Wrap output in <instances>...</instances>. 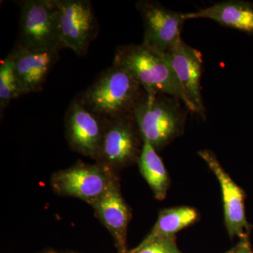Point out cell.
I'll list each match as a JSON object with an SVG mask.
<instances>
[{"label":"cell","instance_id":"6","mask_svg":"<svg viewBox=\"0 0 253 253\" xmlns=\"http://www.w3.org/2000/svg\"><path fill=\"white\" fill-rule=\"evenodd\" d=\"M141 137L132 113L106 119L97 157L99 164L113 168L124 167L138 161ZM143 142V141H142Z\"/></svg>","mask_w":253,"mask_h":253},{"label":"cell","instance_id":"18","mask_svg":"<svg viewBox=\"0 0 253 253\" xmlns=\"http://www.w3.org/2000/svg\"><path fill=\"white\" fill-rule=\"evenodd\" d=\"M129 253H181L176 247L174 238L155 240L141 247H136Z\"/></svg>","mask_w":253,"mask_h":253},{"label":"cell","instance_id":"3","mask_svg":"<svg viewBox=\"0 0 253 253\" xmlns=\"http://www.w3.org/2000/svg\"><path fill=\"white\" fill-rule=\"evenodd\" d=\"M145 91L124 68L113 64L80 96L93 113L105 119L131 114Z\"/></svg>","mask_w":253,"mask_h":253},{"label":"cell","instance_id":"2","mask_svg":"<svg viewBox=\"0 0 253 253\" xmlns=\"http://www.w3.org/2000/svg\"><path fill=\"white\" fill-rule=\"evenodd\" d=\"M189 111L175 97L145 91L132 116L143 142H149L158 151L182 134Z\"/></svg>","mask_w":253,"mask_h":253},{"label":"cell","instance_id":"11","mask_svg":"<svg viewBox=\"0 0 253 253\" xmlns=\"http://www.w3.org/2000/svg\"><path fill=\"white\" fill-rule=\"evenodd\" d=\"M166 54L189 101L190 111L206 120V108L201 91L204 63L201 51L181 40Z\"/></svg>","mask_w":253,"mask_h":253},{"label":"cell","instance_id":"5","mask_svg":"<svg viewBox=\"0 0 253 253\" xmlns=\"http://www.w3.org/2000/svg\"><path fill=\"white\" fill-rule=\"evenodd\" d=\"M20 6L16 44L31 49H61L54 0H25Z\"/></svg>","mask_w":253,"mask_h":253},{"label":"cell","instance_id":"16","mask_svg":"<svg viewBox=\"0 0 253 253\" xmlns=\"http://www.w3.org/2000/svg\"><path fill=\"white\" fill-rule=\"evenodd\" d=\"M137 161L141 174L152 189L155 198L159 201L165 199L169 187V176L157 151L149 142H143Z\"/></svg>","mask_w":253,"mask_h":253},{"label":"cell","instance_id":"7","mask_svg":"<svg viewBox=\"0 0 253 253\" xmlns=\"http://www.w3.org/2000/svg\"><path fill=\"white\" fill-rule=\"evenodd\" d=\"M111 170L99 163L76 165L54 174L51 185L58 194L78 198L92 206L116 181Z\"/></svg>","mask_w":253,"mask_h":253},{"label":"cell","instance_id":"17","mask_svg":"<svg viewBox=\"0 0 253 253\" xmlns=\"http://www.w3.org/2000/svg\"><path fill=\"white\" fill-rule=\"evenodd\" d=\"M12 58L8 54L0 64V109L3 110L12 100L23 96Z\"/></svg>","mask_w":253,"mask_h":253},{"label":"cell","instance_id":"1","mask_svg":"<svg viewBox=\"0 0 253 253\" xmlns=\"http://www.w3.org/2000/svg\"><path fill=\"white\" fill-rule=\"evenodd\" d=\"M113 64L124 68L147 94H163L181 100L189 109V101L166 53L144 43L116 48Z\"/></svg>","mask_w":253,"mask_h":253},{"label":"cell","instance_id":"20","mask_svg":"<svg viewBox=\"0 0 253 253\" xmlns=\"http://www.w3.org/2000/svg\"><path fill=\"white\" fill-rule=\"evenodd\" d=\"M44 253H57L56 252H54V251H48V252Z\"/></svg>","mask_w":253,"mask_h":253},{"label":"cell","instance_id":"9","mask_svg":"<svg viewBox=\"0 0 253 253\" xmlns=\"http://www.w3.org/2000/svg\"><path fill=\"white\" fill-rule=\"evenodd\" d=\"M106 119L93 113L78 95L66 114V136L73 149L96 159L99 153Z\"/></svg>","mask_w":253,"mask_h":253},{"label":"cell","instance_id":"13","mask_svg":"<svg viewBox=\"0 0 253 253\" xmlns=\"http://www.w3.org/2000/svg\"><path fill=\"white\" fill-rule=\"evenodd\" d=\"M92 207L112 235L118 253H127L126 234L130 212L121 194L117 181L110 186Z\"/></svg>","mask_w":253,"mask_h":253},{"label":"cell","instance_id":"8","mask_svg":"<svg viewBox=\"0 0 253 253\" xmlns=\"http://www.w3.org/2000/svg\"><path fill=\"white\" fill-rule=\"evenodd\" d=\"M136 8L142 18L143 43L163 53H168L181 41V33L186 20L184 13L168 9L152 0H141Z\"/></svg>","mask_w":253,"mask_h":253},{"label":"cell","instance_id":"4","mask_svg":"<svg viewBox=\"0 0 253 253\" xmlns=\"http://www.w3.org/2000/svg\"><path fill=\"white\" fill-rule=\"evenodd\" d=\"M61 48L78 56L87 52L98 33L97 20L89 0H54Z\"/></svg>","mask_w":253,"mask_h":253},{"label":"cell","instance_id":"19","mask_svg":"<svg viewBox=\"0 0 253 253\" xmlns=\"http://www.w3.org/2000/svg\"><path fill=\"white\" fill-rule=\"evenodd\" d=\"M226 253H253L249 236L241 238V241L236 245L235 247Z\"/></svg>","mask_w":253,"mask_h":253},{"label":"cell","instance_id":"12","mask_svg":"<svg viewBox=\"0 0 253 253\" xmlns=\"http://www.w3.org/2000/svg\"><path fill=\"white\" fill-rule=\"evenodd\" d=\"M59 51L15 45L9 54L23 95L42 89L48 75L59 59Z\"/></svg>","mask_w":253,"mask_h":253},{"label":"cell","instance_id":"10","mask_svg":"<svg viewBox=\"0 0 253 253\" xmlns=\"http://www.w3.org/2000/svg\"><path fill=\"white\" fill-rule=\"evenodd\" d=\"M199 155L214 173L221 186L224 220L229 236L231 238L238 236L241 239L249 236L253 226L246 218V193L224 170L214 153L209 150H202Z\"/></svg>","mask_w":253,"mask_h":253},{"label":"cell","instance_id":"21","mask_svg":"<svg viewBox=\"0 0 253 253\" xmlns=\"http://www.w3.org/2000/svg\"></svg>","mask_w":253,"mask_h":253},{"label":"cell","instance_id":"14","mask_svg":"<svg viewBox=\"0 0 253 253\" xmlns=\"http://www.w3.org/2000/svg\"><path fill=\"white\" fill-rule=\"evenodd\" d=\"M185 20L207 18L224 27L253 37V4L243 0H227L195 12L184 13Z\"/></svg>","mask_w":253,"mask_h":253},{"label":"cell","instance_id":"15","mask_svg":"<svg viewBox=\"0 0 253 253\" xmlns=\"http://www.w3.org/2000/svg\"><path fill=\"white\" fill-rule=\"evenodd\" d=\"M198 219V213L192 208L176 207L163 210L152 230L139 247L152 242L155 240L172 239L178 232L194 224Z\"/></svg>","mask_w":253,"mask_h":253}]
</instances>
